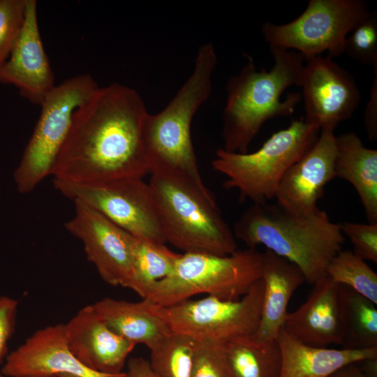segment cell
Instances as JSON below:
<instances>
[{
	"instance_id": "obj_3",
	"label": "cell",
	"mask_w": 377,
	"mask_h": 377,
	"mask_svg": "<svg viewBox=\"0 0 377 377\" xmlns=\"http://www.w3.org/2000/svg\"><path fill=\"white\" fill-rule=\"evenodd\" d=\"M232 229L235 238L248 248L263 245L297 265L311 285L326 275L330 262L344 242L339 224L332 222L325 210L296 214L276 202L252 203Z\"/></svg>"
},
{
	"instance_id": "obj_14",
	"label": "cell",
	"mask_w": 377,
	"mask_h": 377,
	"mask_svg": "<svg viewBox=\"0 0 377 377\" xmlns=\"http://www.w3.org/2000/svg\"><path fill=\"white\" fill-rule=\"evenodd\" d=\"M334 131L323 128L313 146L282 177L277 188L276 202L296 214L316 211L325 186L336 178Z\"/></svg>"
},
{
	"instance_id": "obj_13",
	"label": "cell",
	"mask_w": 377,
	"mask_h": 377,
	"mask_svg": "<svg viewBox=\"0 0 377 377\" xmlns=\"http://www.w3.org/2000/svg\"><path fill=\"white\" fill-rule=\"evenodd\" d=\"M305 61L298 86L302 88L304 121L320 130L334 131L357 110L360 89L353 75L332 58L319 55Z\"/></svg>"
},
{
	"instance_id": "obj_39",
	"label": "cell",
	"mask_w": 377,
	"mask_h": 377,
	"mask_svg": "<svg viewBox=\"0 0 377 377\" xmlns=\"http://www.w3.org/2000/svg\"><path fill=\"white\" fill-rule=\"evenodd\" d=\"M0 377H5V376H3V375L1 374V370H0Z\"/></svg>"
},
{
	"instance_id": "obj_29",
	"label": "cell",
	"mask_w": 377,
	"mask_h": 377,
	"mask_svg": "<svg viewBox=\"0 0 377 377\" xmlns=\"http://www.w3.org/2000/svg\"><path fill=\"white\" fill-rule=\"evenodd\" d=\"M26 0H0V67L8 58L22 31Z\"/></svg>"
},
{
	"instance_id": "obj_19",
	"label": "cell",
	"mask_w": 377,
	"mask_h": 377,
	"mask_svg": "<svg viewBox=\"0 0 377 377\" xmlns=\"http://www.w3.org/2000/svg\"><path fill=\"white\" fill-rule=\"evenodd\" d=\"M263 296L258 328L251 337L261 344L275 341L288 314V302L295 291L305 282L300 269L265 249L263 252Z\"/></svg>"
},
{
	"instance_id": "obj_31",
	"label": "cell",
	"mask_w": 377,
	"mask_h": 377,
	"mask_svg": "<svg viewBox=\"0 0 377 377\" xmlns=\"http://www.w3.org/2000/svg\"><path fill=\"white\" fill-rule=\"evenodd\" d=\"M353 246V252L366 260L377 263V223H358L344 221L339 224Z\"/></svg>"
},
{
	"instance_id": "obj_11",
	"label": "cell",
	"mask_w": 377,
	"mask_h": 377,
	"mask_svg": "<svg viewBox=\"0 0 377 377\" xmlns=\"http://www.w3.org/2000/svg\"><path fill=\"white\" fill-rule=\"evenodd\" d=\"M53 184L66 198L93 207L133 236L161 244L167 242L149 183L142 178L92 184L54 179Z\"/></svg>"
},
{
	"instance_id": "obj_20",
	"label": "cell",
	"mask_w": 377,
	"mask_h": 377,
	"mask_svg": "<svg viewBox=\"0 0 377 377\" xmlns=\"http://www.w3.org/2000/svg\"><path fill=\"white\" fill-rule=\"evenodd\" d=\"M276 341L281 353L279 377H330L340 369L377 358V346L364 349H334L304 344L283 327Z\"/></svg>"
},
{
	"instance_id": "obj_23",
	"label": "cell",
	"mask_w": 377,
	"mask_h": 377,
	"mask_svg": "<svg viewBox=\"0 0 377 377\" xmlns=\"http://www.w3.org/2000/svg\"><path fill=\"white\" fill-rule=\"evenodd\" d=\"M223 347L232 377H279L281 353L276 341L261 344L250 336Z\"/></svg>"
},
{
	"instance_id": "obj_33",
	"label": "cell",
	"mask_w": 377,
	"mask_h": 377,
	"mask_svg": "<svg viewBox=\"0 0 377 377\" xmlns=\"http://www.w3.org/2000/svg\"><path fill=\"white\" fill-rule=\"evenodd\" d=\"M374 69L375 76L364 116V124L368 139L371 141H375L377 139V67Z\"/></svg>"
},
{
	"instance_id": "obj_17",
	"label": "cell",
	"mask_w": 377,
	"mask_h": 377,
	"mask_svg": "<svg viewBox=\"0 0 377 377\" xmlns=\"http://www.w3.org/2000/svg\"><path fill=\"white\" fill-rule=\"evenodd\" d=\"M343 285L324 276L313 285L306 301L288 313L282 327L311 346L341 345L344 334Z\"/></svg>"
},
{
	"instance_id": "obj_26",
	"label": "cell",
	"mask_w": 377,
	"mask_h": 377,
	"mask_svg": "<svg viewBox=\"0 0 377 377\" xmlns=\"http://www.w3.org/2000/svg\"><path fill=\"white\" fill-rule=\"evenodd\" d=\"M195 341L171 332L150 350L149 362L156 377H191L192 357Z\"/></svg>"
},
{
	"instance_id": "obj_9",
	"label": "cell",
	"mask_w": 377,
	"mask_h": 377,
	"mask_svg": "<svg viewBox=\"0 0 377 377\" xmlns=\"http://www.w3.org/2000/svg\"><path fill=\"white\" fill-rule=\"evenodd\" d=\"M263 296L261 278L237 300L207 296L168 306L145 300L171 332L187 336L197 342L225 344L254 334L260 322Z\"/></svg>"
},
{
	"instance_id": "obj_30",
	"label": "cell",
	"mask_w": 377,
	"mask_h": 377,
	"mask_svg": "<svg viewBox=\"0 0 377 377\" xmlns=\"http://www.w3.org/2000/svg\"><path fill=\"white\" fill-rule=\"evenodd\" d=\"M195 342L191 377H232L223 344Z\"/></svg>"
},
{
	"instance_id": "obj_24",
	"label": "cell",
	"mask_w": 377,
	"mask_h": 377,
	"mask_svg": "<svg viewBox=\"0 0 377 377\" xmlns=\"http://www.w3.org/2000/svg\"><path fill=\"white\" fill-rule=\"evenodd\" d=\"M344 349H364L377 346L376 304L348 286H343Z\"/></svg>"
},
{
	"instance_id": "obj_25",
	"label": "cell",
	"mask_w": 377,
	"mask_h": 377,
	"mask_svg": "<svg viewBox=\"0 0 377 377\" xmlns=\"http://www.w3.org/2000/svg\"><path fill=\"white\" fill-rule=\"evenodd\" d=\"M180 255L169 249L165 244L134 237L131 289L142 298L149 286L172 272Z\"/></svg>"
},
{
	"instance_id": "obj_6",
	"label": "cell",
	"mask_w": 377,
	"mask_h": 377,
	"mask_svg": "<svg viewBox=\"0 0 377 377\" xmlns=\"http://www.w3.org/2000/svg\"><path fill=\"white\" fill-rule=\"evenodd\" d=\"M263 259V253L251 248L227 256L181 253L172 272L149 286L142 300L161 306L199 294L239 300L262 278Z\"/></svg>"
},
{
	"instance_id": "obj_32",
	"label": "cell",
	"mask_w": 377,
	"mask_h": 377,
	"mask_svg": "<svg viewBox=\"0 0 377 377\" xmlns=\"http://www.w3.org/2000/svg\"><path fill=\"white\" fill-rule=\"evenodd\" d=\"M18 301L0 296V365L8 354V343L15 328Z\"/></svg>"
},
{
	"instance_id": "obj_15",
	"label": "cell",
	"mask_w": 377,
	"mask_h": 377,
	"mask_svg": "<svg viewBox=\"0 0 377 377\" xmlns=\"http://www.w3.org/2000/svg\"><path fill=\"white\" fill-rule=\"evenodd\" d=\"M1 374L5 377H108L91 370L71 352L64 324L49 325L36 331L6 357Z\"/></svg>"
},
{
	"instance_id": "obj_8",
	"label": "cell",
	"mask_w": 377,
	"mask_h": 377,
	"mask_svg": "<svg viewBox=\"0 0 377 377\" xmlns=\"http://www.w3.org/2000/svg\"><path fill=\"white\" fill-rule=\"evenodd\" d=\"M89 74H81L55 85L41 104L34 132L13 174L17 191L31 192L51 170L69 131L76 109L98 89Z\"/></svg>"
},
{
	"instance_id": "obj_38",
	"label": "cell",
	"mask_w": 377,
	"mask_h": 377,
	"mask_svg": "<svg viewBox=\"0 0 377 377\" xmlns=\"http://www.w3.org/2000/svg\"><path fill=\"white\" fill-rule=\"evenodd\" d=\"M59 377H78V376L71 375V374H63V375H61Z\"/></svg>"
},
{
	"instance_id": "obj_21",
	"label": "cell",
	"mask_w": 377,
	"mask_h": 377,
	"mask_svg": "<svg viewBox=\"0 0 377 377\" xmlns=\"http://www.w3.org/2000/svg\"><path fill=\"white\" fill-rule=\"evenodd\" d=\"M334 170L354 187L369 223H377V150L353 132L336 136Z\"/></svg>"
},
{
	"instance_id": "obj_10",
	"label": "cell",
	"mask_w": 377,
	"mask_h": 377,
	"mask_svg": "<svg viewBox=\"0 0 377 377\" xmlns=\"http://www.w3.org/2000/svg\"><path fill=\"white\" fill-rule=\"evenodd\" d=\"M363 0H309L293 21L266 22L261 33L269 47L296 51L305 60L321 55L333 58L344 53L348 35L370 13Z\"/></svg>"
},
{
	"instance_id": "obj_34",
	"label": "cell",
	"mask_w": 377,
	"mask_h": 377,
	"mask_svg": "<svg viewBox=\"0 0 377 377\" xmlns=\"http://www.w3.org/2000/svg\"><path fill=\"white\" fill-rule=\"evenodd\" d=\"M125 377H156L149 362L141 357H133L128 360Z\"/></svg>"
},
{
	"instance_id": "obj_1",
	"label": "cell",
	"mask_w": 377,
	"mask_h": 377,
	"mask_svg": "<svg viewBox=\"0 0 377 377\" xmlns=\"http://www.w3.org/2000/svg\"><path fill=\"white\" fill-rule=\"evenodd\" d=\"M148 114L134 89L118 82L101 87L75 111L54 162V179L92 184L149 173L143 130Z\"/></svg>"
},
{
	"instance_id": "obj_28",
	"label": "cell",
	"mask_w": 377,
	"mask_h": 377,
	"mask_svg": "<svg viewBox=\"0 0 377 377\" xmlns=\"http://www.w3.org/2000/svg\"><path fill=\"white\" fill-rule=\"evenodd\" d=\"M344 53L364 65L377 67V13L371 10L347 36Z\"/></svg>"
},
{
	"instance_id": "obj_7",
	"label": "cell",
	"mask_w": 377,
	"mask_h": 377,
	"mask_svg": "<svg viewBox=\"0 0 377 377\" xmlns=\"http://www.w3.org/2000/svg\"><path fill=\"white\" fill-rule=\"evenodd\" d=\"M320 131L302 117L273 133L254 152L219 149L212 165L227 177L223 183L226 188L238 191L239 200L267 202L275 198L285 172L313 146Z\"/></svg>"
},
{
	"instance_id": "obj_27",
	"label": "cell",
	"mask_w": 377,
	"mask_h": 377,
	"mask_svg": "<svg viewBox=\"0 0 377 377\" xmlns=\"http://www.w3.org/2000/svg\"><path fill=\"white\" fill-rule=\"evenodd\" d=\"M326 274L377 304V274L353 251H339L330 262Z\"/></svg>"
},
{
	"instance_id": "obj_12",
	"label": "cell",
	"mask_w": 377,
	"mask_h": 377,
	"mask_svg": "<svg viewBox=\"0 0 377 377\" xmlns=\"http://www.w3.org/2000/svg\"><path fill=\"white\" fill-rule=\"evenodd\" d=\"M73 202L74 215L65 228L81 241L88 260L105 282L131 289L134 236L88 205Z\"/></svg>"
},
{
	"instance_id": "obj_16",
	"label": "cell",
	"mask_w": 377,
	"mask_h": 377,
	"mask_svg": "<svg viewBox=\"0 0 377 377\" xmlns=\"http://www.w3.org/2000/svg\"><path fill=\"white\" fill-rule=\"evenodd\" d=\"M0 82L15 86L22 97L39 106L55 87L39 31L35 0H26L24 24L8 58L0 67Z\"/></svg>"
},
{
	"instance_id": "obj_5",
	"label": "cell",
	"mask_w": 377,
	"mask_h": 377,
	"mask_svg": "<svg viewBox=\"0 0 377 377\" xmlns=\"http://www.w3.org/2000/svg\"><path fill=\"white\" fill-rule=\"evenodd\" d=\"M149 185L166 242L184 253L227 256L237 250L232 229L205 184L154 173Z\"/></svg>"
},
{
	"instance_id": "obj_37",
	"label": "cell",
	"mask_w": 377,
	"mask_h": 377,
	"mask_svg": "<svg viewBox=\"0 0 377 377\" xmlns=\"http://www.w3.org/2000/svg\"><path fill=\"white\" fill-rule=\"evenodd\" d=\"M108 377H125V372H124L123 374L120 375H110Z\"/></svg>"
},
{
	"instance_id": "obj_2",
	"label": "cell",
	"mask_w": 377,
	"mask_h": 377,
	"mask_svg": "<svg viewBox=\"0 0 377 377\" xmlns=\"http://www.w3.org/2000/svg\"><path fill=\"white\" fill-rule=\"evenodd\" d=\"M274 59L272 68L258 69L248 56L240 71L226 84V103L222 114L223 149L241 154L248 149L263 124L271 119L291 115L302 95L283 91L292 85L299 86L305 59L290 50L269 47Z\"/></svg>"
},
{
	"instance_id": "obj_35",
	"label": "cell",
	"mask_w": 377,
	"mask_h": 377,
	"mask_svg": "<svg viewBox=\"0 0 377 377\" xmlns=\"http://www.w3.org/2000/svg\"><path fill=\"white\" fill-rule=\"evenodd\" d=\"M355 364H351L340 369L330 377H367Z\"/></svg>"
},
{
	"instance_id": "obj_18",
	"label": "cell",
	"mask_w": 377,
	"mask_h": 377,
	"mask_svg": "<svg viewBox=\"0 0 377 377\" xmlns=\"http://www.w3.org/2000/svg\"><path fill=\"white\" fill-rule=\"evenodd\" d=\"M68 348L75 358L94 371L120 375L136 346L113 332L92 304L79 310L64 324Z\"/></svg>"
},
{
	"instance_id": "obj_4",
	"label": "cell",
	"mask_w": 377,
	"mask_h": 377,
	"mask_svg": "<svg viewBox=\"0 0 377 377\" xmlns=\"http://www.w3.org/2000/svg\"><path fill=\"white\" fill-rule=\"evenodd\" d=\"M218 59L212 43L198 50L194 68L168 105L148 113L144 124V147L149 173L177 175L203 185L191 140L193 119L212 91Z\"/></svg>"
},
{
	"instance_id": "obj_22",
	"label": "cell",
	"mask_w": 377,
	"mask_h": 377,
	"mask_svg": "<svg viewBox=\"0 0 377 377\" xmlns=\"http://www.w3.org/2000/svg\"><path fill=\"white\" fill-rule=\"evenodd\" d=\"M105 323L116 334L150 350L159 345L171 331L165 322L147 306L139 302L105 297L92 304Z\"/></svg>"
},
{
	"instance_id": "obj_36",
	"label": "cell",
	"mask_w": 377,
	"mask_h": 377,
	"mask_svg": "<svg viewBox=\"0 0 377 377\" xmlns=\"http://www.w3.org/2000/svg\"><path fill=\"white\" fill-rule=\"evenodd\" d=\"M363 369H361L367 377H377V358L362 361Z\"/></svg>"
}]
</instances>
